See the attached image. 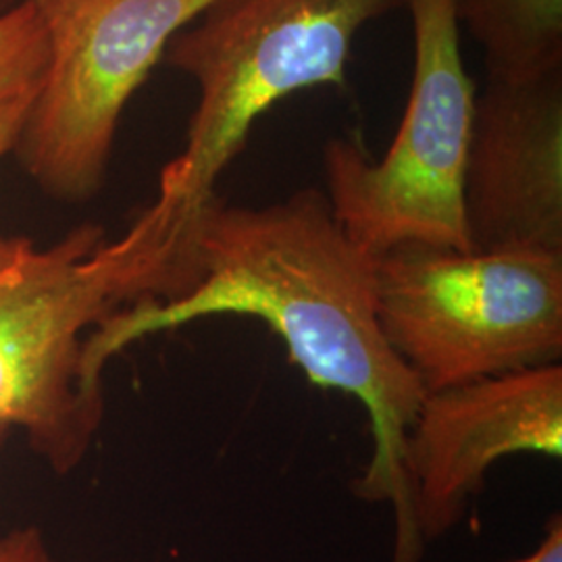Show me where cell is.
<instances>
[{
	"instance_id": "6da1fadb",
	"label": "cell",
	"mask_w": 562,
	"mask_h": 562,
	"mask_svg": "<svg viewBox=\"0 0 562 562\" xmlns=\"http://www.w3.org/2000/svg\"><path fill=\"white\" fill-rule=\"evenodd\" d=\"M188 257V292L125 308L88 336L90 378L102 382L104 364L123 348L165 329L215 315L259 319L308 382L361 402L373 448L352 492L392 506V562L422 561L404 448L425 392L383 336L375 259L341 232L313 188L265 206L209 202L190 232Z\"/></svg>"
},
{
	"instance_id": "7a4b0ae2",
	"label": "cell",
	"mask_w": 562,
	"mask_h": 562,
	"mask_svg": "<svg viewBox=\"0 0 562 562\" xmlns=\"http://www.w3.org/2000/svg\"><path fill=\"white\" fill-rule=\"evenodd\" d=\"M183 290L178 262L142 215L113 241L97 223L46 248L0 234V427H21L55 473L74 471L104 419L83 334Z\"/></svg>"
},
{
	"instance_id": "3957f363",
	"label": "cell",
	"mask_w": 562,
	"mask_h": 562,
	"mask_svg": "<svg viewBox=\"0 0 562 562\" xmlns=\"http://www.w3.org/2000/svg\"><path fill=\"white\" fill-rule=\"evenodd\" d=\"M402 0H217L169 42L165 57L199 88L180 155L162 167L146 211L178 250L255 123L315 86H340L362 27Z\"/></svg>"
},
{
	"instance_id": "277c9868",
	"label": "cell",
	"mask_w": 562,
	"mask_h": 562,
	"mask_svg": "<svg viewBox=\"0 0 562 562\" xmlns=\"http://www.w3.org/2000/svg\"><path fill=\"white\" fill-rule=\"evenodd\" d=\"M383 336L423 392L562 355V252L401 246L375 259Z\"/></svg>"
},
{
	"instance_id": "5b68a950",
	"label": "cell",
	"mask_w": 562,
	"mask_h": 562,
	"mask_svg": "<svg viewBox=\"0 0 562 562\" xmlns=\"http://www.w3.org/2000/svg\"><path fill=\"white\" fill-rule=\"evenodd\" d=\"M415 36L408 104L383 159L357 134L323 148L331 215L362 252L401 246L473 250L464 220V169L475 83L464 69L452 0H402Z\"/></svg>"
},
{
	"instance_id": "8992f818",
	"label": "cell",
	"mask_w": 562,
	"mask_h": 562,
	"mask_svg": "<svg viewBox=\"0 0 562 562\" xmlns=\"http://www.w3.org/2000/svg\"><path fill=\"white\" fill-rule=\"evenodd\" d=\"M46 67L13 153L44 192L92 199L106 176L125 104L169 42L217 0H30Z\"/></svg>"
},
{
	"instance_id": "52a82bcc",
	"label": "cell",
	"mask_w": 562,
	"mask_h": 562,
	"mask_svg": "<svg viewBox=\"0 0 562 562\" xmlns=\"http://www.w3.org/2000/svg\"><path fill=\"white\" fill-rule=\"evenodd\" d=\"M513 454L561 459V362L425 394L404 448L423 542L461 521L492 464Z\"/></svg>"
},
{
	"instance_id": "ba28073f",
	"label": "cell",
	"mask_w": 562,
	"mask_h": 562,
	"mask_svg": "<svg viewBox=\"0 0 562 562\" xmlns=\"http://www.w3.org/2000/svg\"><path fill=\"white\" fill-rule=\"evenodd\" d=\"M464 220L473 250L562 252V67L475 97Z\"/></svg>"
},
{
	"instance_id": "9c48e42d",
	"label": "cell",
	"mask_w": 562,
	"mask_h": 562,
	"mask_svg": "<svg viewBox=\"0 0 562 562\" xmlns=\"http://www.w3.org/2000/svg\"><path fill=\"white\" fill-rule=\"evenodd\" d=\"M459 25L482 46L487 78L562 67V0H452Z\"/></svg>"
},
{
	"instance_id": "30bf717a",
	"label": "cell",
	"mask_w": 562,
	"mask_h": 562,
	"mask_svg": "<svg viewBox=\"0 0 562 562\" xmlns=\"http://www.w3.org/2000/svg\"><path fill=\"white\" fill-rule=\"evenodd\" d=\"M46 53L41 15L30 0L0 13V106L38 88Z\"/></svg>"
},
{
	"instance_id": "8fae6325",
	"label": "cell",
	"mask_w": 562,
	"mask_h": 562,
	"mask_svg": "<svg viewBox=\"0 0 562 562\" xmlns=\"http://www.w3.org/2000/svg\"><path fill=\"white\" fill-rule=\"evenodd\" d=\"M0 562H53V559L41 531L36 527H23L0 540Z\"/></svg>"
},
{
	"instance_id": "7c38bea8",
	"label": "cell",
	"mask_w": 562,
	"mask_h": 562,
	"mask_svg": "<svg viewBox=\"0 0 562 562\" xmlns=\"http://www.w3.org/2000/svg\"><path fill=\"white\" fill-rule=\"evenodd\" d=\"M36 90H30V92H25L18 99L0 106V159H4L9 153L15 150Z\"/></svg>"
},
{
	"instance_id": "4fadbf2b",
	"label": "cell",
	"mask_w": 562,
	"mask_h": 562,
	"mask_svg": "<svg viewBox=\"0 0 562 562\" xmlns=\"http://www.w3.org/2000/svg\"><path fill=\"white\" fill-rule=\"evenodd\" d=\"M508 562H562L561 517L554 515V517L550 519L542 543H540L529 557H522V559H517V561Z\"/></svg>"
},
{
	"instance_id": "5bb4252c",
	"label": "cell",
	"mask_w": 562,
	"mask_h": 562,
	"mask_svg": "<svg viewBox=\"0 0 562 562\" xmlns=\"http://www.w3.org/2000/svg\"><path fill=\"white\" fill-rule=\"evenodd\" d=\"M20 2L21 0H0V13L11 9V7H15V4H20Z\"/></svg>"
},
{
	"instance_id": "9a60e30c",
	"label": "cell",
	"mask_w": 562,
	"mask_h": 562,
	"mask_svg": "<svg viewBox=\"0 0 562 562\" xmlns=\"http://www.w3.org/2000/svg\"><path fill=\"white\" fill-rule=\"evenodd\" d=\"M7 434H9V427H0V450H2V446H4Z\"/></svg>"
}]
</instances>
